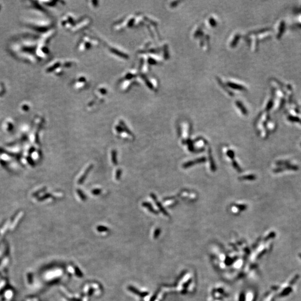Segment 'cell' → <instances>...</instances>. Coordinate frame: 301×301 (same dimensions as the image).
<instances>
[{"label":"cell","instance_id":"1","mask_svg":"<svg viewBox=\"0 0 301 301\" xmlns=\"http://www.w3.org/2000/svg\"><path fill=\"white\" fill-rule=\"evenodd\" d=\"M205 161H206V158L205 157H201V158H198L197 160L191 161H189L187 162H186L185 164H183V167L185 168H188V167H190L191 166H193L194 164L203 163V162H205Z\"/></svg>","mask_w":301,"mask_h":301},{"label":"cell","instance_id":"2","mask_svg":"<svg viewBox=\"0 0 301 301\" xmlns=\"http://www.w3.org/2000/svg\"><path fill=\"white\" fill-rule=\"evenodd\" d=\"M151 196H152V198L154 199V200L155 201L156 203L157 204V206H158V207L160 209V210L163 213H164V214L166 215H168V214H167V212L165 211V210L164 209L163 207L161 206V204L160 203V202L157 201V198H156V197L154 195V194H152V195H151Z\"/></svg>","mask_w":301,"mask_h":301},{"label":"cell","instance_id":"3","mask_svg":"<svg viewBox=\"0 0 301 301\" xmlns=\"http://www.w3.org/2000/svg\"><path fill=\"white\" fill-rule=\"evenodd\" d=\"M209 159H210V162L211 170L212 171H215L216 170V167L214 164V161H213V158L212 157V155L211 154V151L210 150H209Z\"/></svg>","mask_w":301,"mask_h":301},{"label":"cell","instance_id":"4","mask_svg":"<svg viewBox=\"0 0 301 301\" xmlns=\"http://www.w3.org/2000/svg\"><path fill=\"white\" fill-rule=\"evenodd\" d=\"M292 291V289L291 287H288L285 288L283 291L281 293V294L279 295V297H284L285 296H287L288 294H289Z\"/></svg>","mask_w":301,"mask_h":301},{"label":"cell","instance_id":"5","mask_svg":"<svg viewBox=\"0 0 301 301\" xmlns=\"http://www.w3.org/2000/svg\"><path fill=\"white\" fill-rule=\"evenodd\" d=\"M240 179L241 180H254L255 179V176L254 175H247L244 176L243 177H240Z\"/></svg>","mask_w":301,"mask_h":301},{"label":"cell","instance_id":"6","mask_svg":"<svg viewBox=\"0 0 301 301\" xmlns=\"http://www.w3.org/2000/svg\"><path fill=\"white\" fill-rule=\"evenodd\" d=\"M92 166H91V167H89V168H88V169H87V170L86 171V172H85V174H84V175L82 177H81V178H80V180L78 181V184H82V183H83V182L84 180H85V177H86V176H87V174L88 173V172H89V171H90V170H91V168H92Z\"/></svg>","mask_w":301,"mask_h":301},{"label":"cell","instance_id":"7","mask_svg":"<svg viewBox=\"0 0 301 301\" xmlns=\"http://www.w3.org/2000/svg\"><path fill=\"white\" fill-rule=\"evenodd\" d=\"M233 167L237 170L238 171V172H241V169L240 167L239 166L238 164L237 163V162H235V161H233Z\"/></svg>","mask_w":301,"mask_h":301},{"label":"cell","instance_id":"8","mask_svg":"<svg viewBox=\"0 0 301 301\" xmlns=\"http://www.w3.org/2000/svg\"><path fill=\"white\" fill-rule=\"evenodd\" d=\"M144 206H146V207H148V208L150 209V210L151 211H152V212H154V213H156V212L154 210V209L152 208V207L151 206V205H150V204H149V203L144 202Z\"/></svg>","mask_w":301,"mask_h":301},{"label":"cell","instance_id":"9","mask_svg":"<svg viewBox=\"0 0 301 301\" xmlns=\"http://www.w3.org/2000/svg\"><path fill=\"white\" fill-rule=\"evenodd\" d=\"M116 151L114 150L113 152V154H112V155H113V158H112V160H113V163L114 164H117V157L116 156Z\"/></svg>","mask_w":301,"mask_h":301},{"label":"cell","instance_id":"10","mask_svg":"<svg viewBox=\"0 0 301 301\" xmlns=\"http://www.w3.org/2000/svg\"><path fill=\"white\" fill-rule=\"evenodd\" d=\"M227 154L228 155V156L230 157V158H231V159H233L234 158V153L233 150H228V152H227Z\"/></svg>","mask_w":301,"mask_h":301},{"label":"cell","instance_id":"11","mask_svg":"<svg viewBox=\"0 0 301 301\" xmlns=\"http://www.w3.org/2000/svg\"><path fill=\"white\" fill-rule=\"evenodd\" d=\"M298 278H299V275H297L296 276H295V277H294L293 278L292 280H291V281H290L289 284H291V285H292V284H294V283L296 282V281H297L298 279Z\"/></svg>","mask_w":301,"mask_h":301},{"label":"cell","instance_id":"12","mask_svg":"<svg viewBox=\"0 0 301 301\" xmlns=\"http://www.w3.org/2000/svg\"><path fill=\"white\" fill-rule=\"evenodd\" d=\"M240 210H244V209H245L247 208V206L244 205H237V206Z\"/></svg>","mask_w":301,"mask_h":301},{"label":"cell","instance_id":"13","mask_svg":"<svg viewBox=\"0 0 301 301\" xmlns=\"http://www.w3.org/2000/svg\"><path fill=\"white\" fill-rule=\"evenodd\" d=\"M93 194H94V195H98V194H99L100 193V190H98V189H97V190H95L93 191L92 192Z\"/></svg>","mask_w":301,"mask_h":301},{"label":"cell","instance_id":"14","mask_svg":"<svg viewBox=\"0 0 301 301\" xmlns=\"http://www.w3.org/2000/svg\"><path fill=\"white\" fill-rule=\"evenodd\" d=\"M78 194H79V195H80V197L81 196V199H84V198L85 197V196H84L83 194L82 193V191L79 190H78Z\"/></svg>","mask_w":301,"mask_h":301},{"label":"cell","instance_id":"15","mask_svg":"<svg viewBox=\"0 0 301 301\" xmlns=\"http://www.w3.org/2000/svg\"><path fill=\"white\" fill-rule=\"evenodd\" d=\"M299 257H300V258H301V253H300V254H299Z\"/></svg>","mask_w":301,"mask_h":301}]
</instances>
